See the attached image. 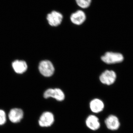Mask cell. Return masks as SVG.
<instances>
[{
	"label": "cell",
	"mask_w": 133,
	"mask_h": 133,
	"mask_svg": "<svg viewBox=\"0 0 133 133\" xmlns=\"http://www.w3.org/2000/svg\"><path fill=\"white\" fill-rule=\"evenodd\" d=\"M86 125L88 128L93 131L97 130L100 127L99 120L94 115H90L86 120Z\"/></svg>",
	"instance_id": "30bf717a"
},
{
	"label": "cell",
	"mask_w": 133,
	"mask_h": 133,
	"mask_svg": "<svg viewBox=\"0 0 133 133\" xmlns=\"http://www.w3.org/2000/svg\"><path fill=\"white\" fill-rule=\"evenodd\" d=\"M63 15L61 13L53 10L47 15V20L48 23L52 26H57L62 23Z\"/></svg>",
	"instance_id": "277c9868"
},
{
	"label": "cell",
	"mask_w": 133,
	"mask_h": 133,
	"mask_svg": "<svg viewBox=\"0 0 133 133\" xmlns=\"http://www.w3.org/2000/svg\"><path fill=\"white\" fill-rule=\"evenodd\" d=\"M70 19L73 24L80 25L85 21L86 16L83 10H79L71 15Z\"/></svg>",
	"instance_id": "ba28073f"
},
{
	"label": "cell",
	"mask_w": 133,
	"mask_h": 133,
	"mask_svg": "<svg viewBox=\"0 0 133 133\" xmlns=\"http://www.w3.org/2000/svg\"><path fill=\"white\" fill-rule=\"evenodd\" d=\"M55 121L54 115L51 112H44L38 120L39 125L42 127H48L51 125Z\"/></svg>",
	"instance_id": "5b68a950"
},
{
	"label": "cell",
	"mask_w": 133,
	"mask_h": 133,
	"mask_svg": "<svg viewBox=\"0 0 133 133\" xmlns=\"http://www.w3.org/2000/svg\"><path fill=\"white\" fill-rule=\"evenodd\" d=\"M24 112L22 109L14 108L11 109L8 114V118L11 122L17 123L20 122L23 118Z\"/></svg>",
	"instance_id": "52a82bcc"
},
{
	"label": "cell",
	"mask_w": 133,
	"mask_h": 133,
	"mask_svg": "<svg viewBox=\"0 0 133 133\" xmlns=\"http://www.w3.org/2000/svg\"><path fill=\"white\" fill-rule=\"evenodd\" d=\"M38 69L41 74L46 77L52 76L55 72V68L53 64L51 62L48 60H43L41 62Z\"/></svg>",
	"instance_id": "6da1fadb"
},
{
	"label": "cell",
	"mask_w": 133,
	"mask_h": 133,
	"mask_svg": "<svg viewBox=\"0 0 133 133\" xmlns=\"http://www.w3.org/2000/svg\"><path fill=\"white\" fill-rule=\"evenodd\" d=\"M105 122L107 128L110 130H117L119 127L120 123L118 119L114 115H109L106 119Z\"/></svg>",
	"instance_id": "9c48e42d"
},
{
	"label": "cell",
	"mask_w": 133,
	"mask_h": 133,
	"mask_svg": "<svg viewBox=\"0 0 133 133\" xmlns=\"http://www.w3.org/2000/svg\"><path fill=\"white\" fill-rule=\"evenodd\" d=\"M43 96L45 98H52L59 101H63L65 97L64 93L59 88L48 89L45 91Z\"/></svg>",
	"instance_id": "3957f363"
},
{
	"label": "cell",
	"mask_w": 133,
	"mask_h": 133,
	"mask_svg": "<svg viewBox=\"0 0 133 133\" xmlns=\"http://www.w3.org/2000/svg\"><path fill=\"white\" fill-rule=\"evenodd\" d=\"M116 78V74L113 71L106 70L99 77L101 82L104 84L110 85L113 84Z\"/></svg>",
	"instance_id": "8992f818"
},
{
	"label": "cell",
	"mask_w": 133,
	"mask_h": 133,
	"mask_svg": "<svg viewBox=\"0 0 133 133\" xmlns=\"http://www.w3.org/2000/svg\"><path fill=\"white\" fill-rule=\"evenodd\" d=\"M91 111L95 113L102 111L104 109V105L101 100L98 98L94 99L91 101L90 103Z\"/></svg>",
	"instance_id": "7c38bea8"
},
{
	"label": "cell",
	"mask_w": 133,
	"mask_h": 133,
	"mask_svg": "<svg viewBox=\"0 0 133 133\" xmlns=\"http://www.w3.org/2000/svg\"><path fill=\"white\" fill-rule=\"evenodd\" d=\"M12 66L14 70L17 74H23L28 69L27 63L23 60H15L12 63Z\"/></svg>",
	"instance_id": "8fae6325"
},
{
	"label": "cell",
	"mask_w": 133,
	"mask_h": 133,
	"mask_svg": "<svg viewBox=\"0 0 133 133\" xmlns=\"http://www.w3.org/2000/svg\"><path fill=\"white\" fill-rule=\"evenodd\" d=\"M78 6L83 9L88 8L91 6L92 0H75Z\"/></svg>",
	"instance_id": "4fadbf2b"
},
{
	"label": "cell",
	"mask_w": 133,
	"mask_h": 133,
	"mask_svg": "<svg viewBox=\"0 0 133 133\" xmlns=\"http://www.w3.org/2000/svg\"><path fill=\"white\" fill-rule=\"evenodd\" d=\"M103 62L108 64L117 63L123 61L124 57L120 53L108 52L101 57Z\"/></svg>",
	"instance_id": "7a4b0ae2"
},
{
	"label": "cell",
	"mask_w": 133,
	"mask_h": 133,
	"mask_svg": "<svg viewBox=\"0 0 133 133\" xmlns=\"http://www.w3.org/2000/svg\"><path fill=\"white\" fill-rule=\"evenodd\" d=\"M6 122V113L2 109H0V126L3 125Z\"/></svg>",
	"instance_id": "5bb4252c"
}]
</instances>
